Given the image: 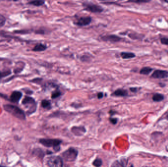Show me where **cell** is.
I'll return each instance as SVG.
<instances>
[{
    "label": "cell",
    "instance_id": "1",
    "mask_svg": "<svg viewBox=\"0 0 168 167\" xmlns=\"http://www.w3.org/2000/svg\"><path fill=\"white\" fill-rule=\"evenodd\" d=\"M4 108L6 111L18 119L21 120H25L26 119V115L24 112L16 106L11 104H6L4 105Z\"/></svg>",
    "mask_w": 168,
    "mask_h": 167
},
{
    "label": "cell",
    "instance_id": "2",
    "mask_svg": "<svg viewBox=\"0 0 168 167\" xmlns=\"http://www.w3.org/2000/svg\"><path fill=\"white\" fill-rule=\"evenodd\" d=\"M41 144L48 148L53 147L55 151L60 150V145L61 144V140L56 139H41L39 140Z\"/></svg>",
    "mask_w": 168,
    "mask_h": 167
},
{
    "label": "cell",
    "instance_id": "3",
    "mask_svg": "<svg viewBox=\"0 0 168 167\" xmlns=\"http://www.w3.org/2000/svg\"><path fill=\"white\" fill-rule=\"evenodd\" d=\"M78 151L75 148H70L63 152L62 157L66 161L73 162L76 160L77 157Z\"/></svg>",
    "mask_w": 168,
    "mask_h": 167
},
{
    "label": "cell",
    "instance_id": "4",
    "mask_svg": "<svg viewBox=\"0 0 168 167\" xmlns=\"http://www.w3.org/2000/svg\"><path fill=\"white\" fill-rule=\"evenodd\" d=\"M22 104L24 105H31V108L28 111V114H32L36 111L37 104L35 100L33 98L26 96L22 101Z\"/></svg>",
    "mask_w": 168,
    "mask_h": 167
},
{
    "label": "cell",
    "instance_id": "5",
    "mask_svg": "<svg viewBox=\"0 0 168 167\" xmlns=\"http://www.w3.org/2000/svg\"><path fill=\"white\" fill-rule=\"evenodd\" d=\"M82 5L84 10L92 13H101L103 11L102 7L93 3H84Z\"/></svg>",
    "mask_w": 168,
    "mask_h": 167
},
{
    "label": "cell",
    "instance_id": "6",
    "mask_svg": "<svg viewBox=\"0 0 168 167\" xmlns=\"http://www.w3.org/2000/svg\"><path fill=\"white\" fill-rule=\"evenodd\" d=\"M47 164L49 167H62L63 162L59 156H53L48 159Z\"/></svg>",
    "mask_w": 168,
    "mask_h": 167
},
{
    "label": "cell",
    "instance_id": "7",
    "mask_svg": "<svg viewBox=\"0 0 168 167\" xmlns=\"http://www.w3.org/2000/svg\"><path fill=\"white\" fill-rule=\"evenodd\" d=\"M152 78L157 79H163L168 78V71L166 70H156L152 74Z\"/></svg>",
    "mask_w": 168,
    "mask_h": 167
},
{
    "label": "cell",
    "instance_id": "8",
    "mask_svg": "<svg viewBox=\"0 0 168 167\" xmlns=\"http://www.w3.org/2000/svg\"><path fill=\"white\" fill-rule=\"evenodd\" d=\"M92 19L90 16H86V17H82L80 18L77 21L75 22V24L77 26H88L92 22Z\"/></svg>",
    "mask_w": 168,
    "mask_h": 167
},
{
    "label": "cell",
    "instance_id": "9",
    "mask_svg": "<svg viewBox=\"0 0 168 167\" xmlns=\"http://www.w3.org/2000/svg\"><path fill=\"white\" fill-rule=\"evenodd\" d=\"M102 40L106 42H112V43H116V42H119L122 40V38L121 37H118V35H106L103 36L101 37Z\"/></svg>",
    "mask_w": 168,
    "mask_h": 167
},
{
    "label": "cell",
    "instance_id": "10",
    "mask_svg": "<svg viewBox=\"0 0 168 167\" xmlns=\"http://www.w3.org/2000/svg\"><path fill=\"white\" fill-rule=\"evenodd\" d=\"M22 93L21 92L14 91L10 95V100L11 102L14 103H18L22 98Z\"/></svg>",
    "mask_w": 168,
    "mask_h": 167
},
{
    "label": "cell",
    "instance_id": "11",
    "mask_svg": "<svg viewBox=\"0 0 168 167\" xmlns=\"http://www.w3.org/2000/svg\"><path fill=\"white\" fill-rule=\"evenodd\" d=\"M72 132L77 136H81L86 132V129L84 127H73L72 128Z\"/></svg>",
    "mask_w": 168,
    "mask_h": 167
},
{
    "label": "cell",
    "instance_id": "12",
    "mask_svg": "<svg viewBox=\"0 0 168 167\" xmlns=\"http://www.w3.org/2000/svg\"><path fill=\"white\" fill-rule=\"evenodd\" d=\"M128 91L126 90L123 89H117L112 93L113 96L117 97H126L128 95Z\"/></svg>",
    "mask_w": 168,
    "mask_h": 167
},
{
    "label": "cell",
    "instance_id": "13",
    "mask_svg": "<svg viewBox=\"0 0 168 167\" xmlns=\"http://www.w3.org/2000/svg\"><path fill=\"white\" fill-rule=\"evenodd\" d=\"M47 48V47L45 45L41 43H39L36 45L33 48L34 51H44Z\"/></svg>",
    "mask_w": 168,
    "mask_h": 167
},
{
    "label": "cell",
    "instance_id": "14",
    "mask_svg": "<svg viewBox=\"0 0 168 167\" xmlns=\"http://www.w3.org/2000/svg\"><path fill=\"white\" fill-rule=\"evenodd\" d=\"M126 161L125 159L123 160H117L112 165L111 167H126Z\"/></svg>",
    "mask_w": 168,
    "mask_h": 167
},
{
    "label": "cell",
    "instance_id": "15",
    "mask_svg": "<svg viewBox=\"0 0 168 167\" xmlns=\"http://www.w3.org/2000/svg\"><path fill=\"white\" fill-rule=\"evenodd\" d=\"M121 55L123 59H130L136 57L135 54L130 52H122L121 54Z\"/></svg>",
    "mask_w": 168,
    "mask_h": 167
},
{
    "label": "cell",
    "instance_id": "16",
    "mask_svg": "<svg viewBox=\"0 0 168 167\" xmlns=\"http://www.w3.org/2000/svg\"><path fill=\"white\" fill-rule=\"evenodd\" d=\"M164 100V96L160 93H156L153 95L152 100L155 102H160Z\"/></svg>",
    "mask_w": 168,
    "mask_h": 167
},
{
    "label": "cell",
    "instance_id": "17",
    "mask_svg": "<svg viewBox=\"0 0 168 167\" xmlns=\"http://www.w3.org/2000/svg\"><path fill=\"white\" fill-rule=\"evenodd\" d=\"M153 69L152 68L149 67H145L141 69L140 73L141 74L144 75H148L153 71Z\"/></svg>",
    "mask_w": 168,
    "mask_h": 167
},
{
    "label": "cell",
    "instance_id": "18",
    "mask_svg": "<svg viewBox=\"0 0 168 167\" xmlns=\"http://www.w3.org/2000/svg\"><path fill=\"white\" fill-rule=\"evenodd\" d=\"M41 107L44 108L50 109L51 108V104L50 101L48 100H44L41 101Z\"/></svg>",
    "mask_w": 168,
    "mask_h": 167
},
{
    "label": "cell",
    "instance_id": "19",
    "mask_svg": "<svg viewBox=\"0 0 168 167\" xmlns=\"http://www.w3.org/2000/svg\"><path fill=\"white\" fill-rule=\"evenodd\" d=\"M128 37L131 39L136 40V39H142V38L144 37V36L138 34H136V33H132V34H129Z\"/></svg>",
    "mask_w": 168,
    "mask_h": 167
},
{
    "label": "cell",
    "instance_id": "20",
    "mask_svg": "<svg viewBox=\"0 0 168 167\" xmlns=\"http://www.w3.org/2000/svg\"><path fill=\"white\" fill-rule=\"evenodd\" d=\"M44 3H45V1H33L28 2V4L39 7V6H41V5L44 4Z\"/></svg>",
    "mask_w": 168,
    "mask_h": 167
},
{
    "label": "cell",
    "instance_id": "21",
    "mask_svg": "<svg viewBox=\"0 0 168 167\" xmlns=\"http://www.w3.org/2000/svg\"><path fill=\"white\" fill-rule=\"evenodd\" d=\"M92 164L95 167H100L102 165V161L100 158H96L93 162Z\"/></svg>",
    "mask_w": 168,
    "mask_h": 167
},
{
    "label": "cell",
    "instance_id": "22",
    "mask_svg": "<svg viewBox=\"0 0 168 167\" xmlns=\"http://www.w3.org/2000/svg\"><path fill=\"white\" fill-rule=\"evenodd\" d=\"M11 74V71L10 70H7L4 71H1L0 70V79L6 77Z\"/></svg>",
    "mask_w": 168,
    "mask_h": 167
},
{
    "label": "cell",
    "instance_id": "23",
    "mask_svg": "<svg viewBox=\"0 0 168 167\" xmlns=\"http://www.w3.org/2000/svg\"><path fill=\"white\" fill-rule=\"evenodd\" d=\"M61 92L60 91L58 90L55 91L52 94V98L55 99V98H57L60 97L61 96Z\"/></svg>",
    "mask_w": 168,
    "mask_h": 167
},
{
    "label": "cell",
    "instance_id": "24",
    "mask_svg": "<svg viewBox=\"0 0 168 167\" xmlns=\"http://www.w3.org/2000/svg\"><path fill=\"white\" fill-rule=\"evenodd\" d=\"M6 19L4 16L0 14V27L4 26L6 23Z\"/></svg>",
    "mask_w": 168,
    "mask_h": 167
},
{
    "label": "cell",
    "instance_id": "25",
    "mask_svg": "<svg viewBox=\"0 0 168 167\" xmlns=\"http://www.w3.org/2000/svg\"><path fill=\"white\" fill-rule=\"evenodd\" d=\"M129 2H132V3H138V4H140V3H148L150 1L148 0H131L129 1Z\"/></svg>",
    "mask_w": 168,
    "mask_h": 167
},
{
    "label": "cell",
    "instance_id": "26",
    "mask_svg": "<svg viewBox=\"0 0 168 167\" xmlns=\"http://www.w3.org/2000/svg\"><path fill=\"white\" fill-rule=\"evenodd\" d=\"M161 42L163 45H168V38H162L161 39Z\"/></svg>",
    "mask_w": 168,
    "mask_h": 167
},
{
    "label": "cell",
    "instance_id": "27",
    "mask_svg": "<svg viewBox=\"0 0 168 167\" xmlns=\"http://www.w3.org/2000/svg\"><path fill=\"white\" fill-rule=\"evenodd\" d=\"M90 59V57L87 55H84L81 57V60L83 62H88V59Z\"/></svg>",
    "mask_w": 168,
    "mask_h": 167
},
{
    "label": "cell",
    "instance_id": "28",
    "mask_svg": "<svg viewBox=\"0 0 168 167\" xmlns=\"http://www.w3.org/2000/svg\"><path fill=\"white\" fill-rule=\"evenodd\" d=\"M109 120H110V122L112 123V124H113V125H116L117 124V122H118V119L117 118H110L109 119Z\"/></svg>",
    "mask_w": 168,
    "mask_h": 167
},
{
    "label": "cell",
    "instance_id": "29",
    "mask_svg": "<svg viewBox=\"0 0 168 167\" xmlns=\"http://www.w3.org/2000/svg\"><path fill=\"white\" fill-rule=\"evenodd\" d=\"M103 96H104V95H103V93L102 92H100V93H98V98H99V99L102 98Z\"/></svg>",
    "mask_w": 168,
    "mask_h": 167
},
{
    "label": "cell",
    "instance_id": "30",
    "mask_svg": "<svg viewBox=\"0 0 168 167\" xmlns=\"http://www.w3.org/2000/svg\"><path fill=\"white\" fill-rule=\"evenodd\" d=\"M130 90L132 92H136L138 91V88L137 87L130 88Z\"/></svg>",
    "mask_w": 168,
    "mask_h": 167
},
{
    "label": "cell",
    "instance_id": "31",
    "mask_svg": "<svg viewBox=\"0 0 168 167\" xmlns=\"http://www.w3.org/2000/svg\"><path fill=\"white\" fill-rule=\"evenodd\" d=\"M109 113H110V114L112 115L114 114H115L116 112L115 111H114L111 110L110 111V112H109Z\"/></svg>",
    "mask_w": 168,
    "mask_h": 167
},
{
    "label": "cell",
    "instance_id": "32",
    "mask_svg": "<svg viewBox=\"0 0 168 167\" xmlns=\"http://www.w3.org/2000/svg\"><path fill=\"white\" fill-rule=\"evenodd\" d=\"M165 118L167 120H168V113H167V114H166V116Z\"/></svg>",
    "mask_w": 168,
    "mask_h": 167
},
{
    "label": "cell",
    "instance_id": "33",
    "mask_svg": "<svg viewBox=\"0 0 168 167\" xmlns=\"http://www.w3.org/2000/svg\"><path fill=\"white\" fill-rule=\"evenodd\" d=\"M0 167H4V166H1V165H0Z\"/></svg>",
    "mask_w": 168,
    "mask_h": 167
},
{
    "label": "cell",
    "instance_id": "34",
    "mask_svg": "<svg viewBox=\"0 0 168 167\" xmlns=\"http://www.w3.org/2000/svg\"><path fill=\"white\" fill-rule=\"evenodd\" d=\"M130 167H133V165H131Z\"/></svg>",
    "mask_w": 168,
    "mask_h": 167
},
{
    "label": "cell",
    "instance_id": "35",
    "mask_svg": "<svg viewBox=\"0 0 168 167\" xmlns=\"http://www.w3.org/2000/svg\"><path fill=\"white\" fill-rule=\"evenodd\" d=\"M0 60H1V58H0Z\"/></svg>",
    "mask_w": 168,
    "mask_h": 167
},
{
    "label": "cell",
    "instance_id": "36",
    "mask_svg": "<svg viewBox=\"0 0 168 167\" xmlns=\"http://www.w3.org/2000/svg\"></svg>",
    "mask_w": 168,
    "mask_h": 167
}]
</instances>
